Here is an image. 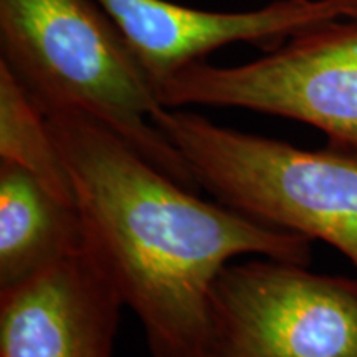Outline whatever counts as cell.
I'll use <instances>...</instances> for the list:
<instances>
[{
  "label": "cell",
  "mask_w": 357,
  "mask_h": 357,
  "mask_svg": "<svg viewBox=\"0 0 357 357\" xmlns=\"http://www.w3.org/2000/svg\"><path fill=\"white\" fill-rule=\"evenodd\" d=\"M43 114L68 171L86 247L141 321L153 357H205L213 287L234 258L310 263L305 235L197 197L86 114Z\"/></svg>",
  "instance_id": "6da1fadb"
},
{
  "label": "cell",
  "mask_w": 357,
  "mask_h": 357,
  "mask_svg": "<svg viewBox=\"0 0 357 357\" xmlns=\"http://www.w3.org/2000/svg\"><path fill=\"white\" fill-rule=\"evenodd\" d=\"M0 50L42 113L86 114L182 185L199 187L153 121L162 108L155 84L95 0H0Z\"/></svg>",
  "instance_id": "7a4b0ae2"
},
{
  "label": "cell",
  "mask_w": 357,
  "mask_h": 357,
  "mask_svg": "<svg viewBox=\"0 0 357 357\" xmlns=\"http://www.w3.org/2000/svg\"><path fill=\"white\" fill-rule=\"evenodd\" d=\"M195 181L236 211L333 245L357 270V147L303 149L184 108L153 116Z\"/></svg>",
  "instance_id": "3957f363"
},
{
  "label": "cell",
  "mask_w": 357,
  "mask_h": 357,
  "mask_svg": "<svg viewBox=\"0 0 357 357\" xmlns=\"http://www.w3.org/2000/svg\"><path fill=\"white\" fill-rule=\"evenodd\" d=\"M164 108H240L294 119L357 147V17L312 25L257 60L199 61L158 86Z\"/></svg>",
  "instance_id": "277c9868"
},
{
  "label": "cell",
  "mask_w": 357,
  "mask_h": 357,
  "mask_svg": "<svg viewBox=\"0 0 357 357\" xmlns=\"http://www.w3.org/2000/svg\"><path fill=\"white\" fill-rule=\"evenodd\" d=\"M205 357H357V278L253 260L223 268Z\"/></svg>",
  "instance_id": "5b68a950"
},
{
  "label": "cell",
  "mask_w": 357,
  "mask_h": 357,
  "mask_svg": "<svg viewBox=\"0 0 357 357\" xmlns=\"http://www.w3.org/2000/svg\"><path fill=\"white\" fill-rule=\"evenodd\" d=\"M123 33L158 89L208 53L234 43L273 50L312 25L357 17V0H276L245 12H213L171 0H95Z\"/></svg>",
  "instance_id": "8992f818"
},
{
  "label": "cell",
  "mask_w": 357,
  "mask_h": 357,
  "mask_svg": "<svg viewBox=\"0 0 357 357\" xmlns=\"http://www.w3.org/2000/svg\"><path fill=\"white\" fill-rule=\"evenodd\" d=\"M123 306L84 242L0 291V357H113Z\"/></svg>",
  "instance_id": "52a82bcc"
},
{
  "label": "cell",
  "mask_w": 357,
  "mask_h": 357,
  "mask_svg": "<svg viewBox=\"0 0 357 357\" xmlns=\"http://www.w3.org/2000/svg\"><path fill=\"white\" fill-rule=\"evenodd\" d=\"M82 247L77 208L53 197L20 167L0 162V291Z\"/></svg>",
  "instance_id": "ba28073f"
},
{
  "label": "cell",
  "mask_w": 357,
  "mask_h": 357,
  "mask_svg": "<svg viewBox=\"0 0 357 357\" xmlns=\"http://www.w3.org/2000/svg\"><path fill=\"white\" fill-rule=\"evenodd\" d=\"M0 162L32 176L53 197L75 207L73 187L47 118L0 61ZM77 208V207H75Z\"/></svg>",
  "instance_id": "9c48e42d"
}]
</instances>
